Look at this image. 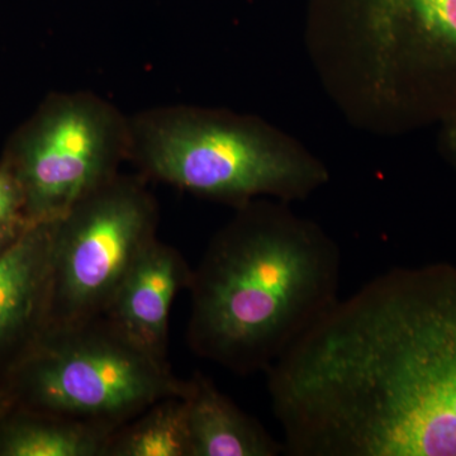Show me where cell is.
I'll use <instances>...</instances> for the list:
<instances>
[{"label":"cell","instance_id":"4","mask_svg":"<svg viewBox=\"0 0 456 456\" xmlns=\"http://www.w3.org/2000/svg\"><path fill=\"white\" fill-rule=\"evenodd\" d=\"M22 391L36 412L118 430L159 399L185 395L171 373L106 316L49 326L23 368Z\"/></svg>","mask_w":456,"mask_h":456},{"label":"cell","instance_id":"10","mask_svg":"<svg viewBox=\"0 0 456 456\" xmlns=\"http://www.w3.org/2000/svg\"><path fill=\"white\" fill-rule=\"evenodd\" d=\"M187 419L191 456H278L283 443L236 406L206 375L189 379Z\"/></svg>","mask_w":456,"mask_h":456},{"label":"cell","instance_id":"1","mask_svg":"<svg viewBox=\"0 0 456 456\" xmlns=\"http://www.w3.org/2000/svg\"><path fill=\"white\" fill-rule=\"evenodd\" d=\"M278 388L307 456H456V265L378 275L287 351Z\"/></svg>","mask_w":456,"mask_h":456},{"label":"cell","instance_id":"12","mask_svg":"<svg viewBox=\"0 0 456 456\" xmlns=\"http://www.w3.org/2000/svg\"><path fill=\"white\" fill-rule=\"evenodd\" d=\"M106 456H191L185 395L159 399L114 431Z\"/></svg>","mask_w":456,"mask_h":456},{"label":"cell","instance_id":"3","mask_svg":"<svg viewBox=\"0 0 456 456\" xmlns=\"http://www.w3.org/2000/svg\"><path fill=\"white\" fill-rule=\"evenodd\" d=\"M127 161L189 193L242 204L260 194L297 197L322 179L248 123L173 104L128 116Z\"/></svg>","mask_w":456,"mask_h":456},{"label":"cell","instance_id":"7","mask_svg":"<svg viewBox=\"0 0 456 456\" xmlns=\"http://www.w3.org/2000/svg\"><path fill=\"white\" fill-rule=\"evenodd\" d=\"M191 272L176 248L156 237L126 275L104 316L141 350L167 362L171 305L180 290H188Z\"/></svg>","mask_w":456,"mask_h":456},{"label":"cell","instance_id":"13","mask_svg":"<svg viewBox=\"0 0 456 456\" xmlns=\"http://www.w3.org/2000/svg\"><path fill=\"white\" fill-rule=\"evenodd\" d=\"M25 204L22 188L8 169H0V224H12Z\"/></svg>","mask_w":456,"mask_h":456},{"label":"cell","instance_id":"11","mask_svg":"<svg viewBox=\"0 0 456 456\" xmlns=\"http://www.w3.org/2000/svg\"><path fill=\"white\" fill-rule=\"evenodd\" d=\"M113 430L46 413L18 419L0 436V455L106 456Z\"/></svg>","mask_w":456,"mask_h":456},{"label":"cell","instance_id":"14","mask_svg":"<svg viewBox=\"0 0 456 456\" xmlns=\"http://www.w3.org/2000/svg\"><path fill=\"white\" fill-rule=\"evenodd\" d=\"M13 237L14 231L12 224H0V248H2L5 242H12V239H13Z\"/></svg>","mask_w":456,"mask_h":456},{"label":"cell","instance_id":"6","mask_svg":"<svg viewBox=\"0 0 456 456\" xmlns=\"http://www.w3.org/2000/svg\"><path fill=\"white\" fill-rule=\"evenodd\" d=\"M13 174L35 224L55 221L121 173L128 160V117L86 90L51 98L20 142Z\"/></svg>","mask_w":456,"mask_h":456},{"label":"cell","instance_id":"9","mask_svg":"<svg viewBox=\"0 0 456 456\" xmlns=\"http://www.w3.org/2000/svg\"><path fill=\"white\" fill-rule=\"evenodd\" d=\"M371 25L388 46L404 42L416 68L456 90V0H369Z\"/></svg>","mask_w":456,"mask_h":456},{"label":"cell","instance_id":"15","mask_svg":"<svg viewBox=\"0 0 456 456\" xmlns=\"http://www.w3.org/2000/svg\"><path fill=\"white\" fill-rule=\"evenodd\" d=\"M449 143L450 146H452V154H454L456 158V117L454 121L452 122V126H450Z\"/></svg>","mask_w":456,"mask_h":456},{"label":"cell","instance_id":"5","mask_svg":"<svg viewBox=\"0 0 456 456\" xmlns=\"http://www.w3.org/2000/svg\"><path fill=\"white\" fill-rule=\"evenodd\" d=\"M159 207L141 175L118 173L53 221L49 326L104 316L156 239Z\"/></svg>","mask_w":456,"mask_h":456},{"label":"cell","instance_id":"8","mask_svg":"<svg viewBox=\"0 0 456 456\" xmlns=\"http://www.w3.org/2000/svg\"><path fill=\"white\" fill-rule=\"evenodd\" d=\"M53 237L41 222L0 250V350L49 325Z\"/></svg>","mask_w":456,"mask_h":456},{"label":"cell","instance_id":"2","mask_svg":"<svg viewBox=\"0 0 456 456\" xmlns=\"http://www.w3.org/2000/svg\"><path fill=\"white\" fill-rule=\"evenodd\" d=\"M342 257L316 228L245 208L191 272L189 347L231 373H265L338 302Z\"/></svg>","mask_w":456,"mask_h":456}]
</instances>
